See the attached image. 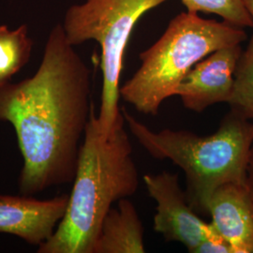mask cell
I'll return each instance as SVG.
<instances>
[{
    "instance_id": "obj_1",
    "label": "cell",
    "mask_w": 253,
    "mask_h": 253,
    "mask_svg": "<svg viewBox=\"0 0 253 253\" xmlns=\"http://www.w3.org/2000/svg\"><path fill=\"white\" fill-rule=\"evenodd\" d=\"M93 108L90 70L57 24L36 73L0 84V121L13 126L23 158V195L73 182Z\"/></svg>"
},
{
    "instance_id": "obj_2",
    "label": "cell",
    "mask_w": 253,
    "mask_h": 253,
    "mask_svg": "<svg viewBox=\"0 0 253 253\" xmlns=\"http://www.w3.org/2000/svg\"><path fill=\"white\" fill-rule=\"evenodd\" d=\"M125 125L121 111L105 136L92 109L65 215L52 236L39 246L38 253H93L113 205L138 190L139 171Z\"/></svg>"
},
{
    "instance_id": "obj_3",
    "label": "cell",
    "mask_w": 253,
    "mask_h": 253,
    "mask_svg": "<svg viewBox=\"0 0 253 253\" xmlns=\"http://www.w3.org/2000/svg\"><path fill=\"white\" fill-rule=\"evenodd\" d=\"M126 126L138 143L154 159L168 160L183 170L187 198L192 208L208 216V200L225 184L246 185L253 145V121L230 110L209 135L185 129H150L125 107Z\"/></svg>"
},
{
    "instance_id": "obj_4",
    "label": "cell",
    "mask_w": 253,
    "mask_h": 253,
    "mask_svg": "<svg viewBox=\"0 0 253 253\" xmlns=\"http://www.w3.org/2000/svg\"><path fill=\"white\" fill-rule=\"evenodd\" d=\"M246 40L241 27L181 12L153 45L140 54L141 66L120 86V98L139 113L157 116L163 102L176 96L178 85L196 64L218 49Z\"/></svg>"
},
{
    "instance_id": "obj_5",
    "label": "cell",
    "mask_w": 253,
    "mask_h": 253,
    "mask_svg": "<svg viewBox=\"0 0 253 253\" xmlns=\"http://www.w3.org/2000/svg\"><path fill=\"white\" fill-rule=\"evenodd\" d=\"M170 0H85L66 11L64 32L73 46L95 41L101 48L102 89L99 114L100 131L108 136L121 114L120 76L131 32L145 12Z\"/></svg>"
},
{
    "instance_id": "obj_6",
    "label": "cell",
    "mask_w": 253,
    "mask_h": 253,
    "mask_svg": "<svg viewBox=\"0 0 253 253\" xmlns=\"http://www.w3.org/2000/svg\"><path fill=\"white\" fill-rule=\"evenodd\" d=\"M144 182L148 194L156 202L154 230L166 242L180 243L189 253H194L203 241L215 233L211 223L200 217L190 206L176 173H147Z\"/></svg>"
},
{
    "instance_id": "obj_7",
    "label": "cell",
    "mask_w": 253,
    "mask_h": 253,
    "mask_svg": "<svg viewBox=\"0 0 253 253\" xmlns=\"http://www.w3.org/2000/svg\"><path fill=\"white\" fill-rule=\"evenodd\" d=\"M241 44L228 46L209 54L196 64L176 89L183 106L195 113L229 102L235 72L242 54Z\"/></svg>"
},
{
    "instance_id": "obj_8",
    "label": "cell",
    "mask_w": 253,
    "mask_h": 253,
    "mask_svg": "<svg viewBox=\"0 0 253 253\" xmlns=\"http://www.w3.org/2000/svg\"><path fill=\"white\" fill-rule=\"evenodd\" d=\"M69 195L38 200L33 196L0 195V233L41 246L54 234L65 215Z\"/></svg>"
},
{
    "instance_id": "obj_9",
    "label": "cell",
    "mask_w": 253,
    "mask_h": 253,
    "mask_svg": "<svg viewBox=\"0 0 253 253\" xmlns=\"http://www.w3.org/2000/svg\"><path fill=\"white\" fill-rule=\"evenodd\" d=\"M208 216L233 253H253V203L246 185L217 188L208 200Z\"/></svg>"
},
{
    "instance_id": "obj_10",
    "label": "cell",
    "mask_w": 253,
    "mask_h": 253,
    "mask_svg": "<svg viewBox=\"0 0 253 253\" xmlns=\"http://www.w3.org/2000/svg\"><path fill=\"white\" fill-rule=\"evenodd\" d=\"M144 253V226L137 209L127 198L120 200L103 219L93 253Z\"/></svg>"
},
{
    "instance_id": "obj_11",
    "label": "cell",
    "mask_w": 253,
    "mask_h": 253,
    "mask_svg": "<svg viewBox=\"0 0 253 253\" xmlns=\"http://www.w3.org/2000/svg\"><path fill=\"white\" fill-rule=\"evenodd\" d=\"M32 48L27 25L16 29L0 25V84L10 81L28 63Z\"/></svg>"
},
{
    "instance_id": "obj_12",
    "label": "cell",
    "mask_w": 253,
    "mask_h": 253,
    "mask_svg": "<svg viewBox=\"0 0 253 253\" xmlns=\"http://www.w3.org/2000/svg\"><path fill=\"white\" fill-rule=\"evenodd\" d=\"M230 110L253 121V35L236 65Z\"/></svg>"
},
{
    "instance_id": "obj_13",
    "label": "cell",
    "mask_w": 253,
    "mask_h": 253,
    "mask_svg": "<svg viewBox=\"0 0 253 253\" xmlns=\"http://www.w3.org/2000/svg\"><path fill=\"white\" fill-rule=\"evenodd\" d=\"M187 11L213 13L238 27H253V19L243 0H180Z\"/></svg>"
},
{
    "instance_id": "obj_14",
    "label": "cell",
    "mask_w": 253,
    "mask_h": 253,
    "mask_svg": "<svg viewBox=\"0 0 253 253\" xmlns=\"http://www.w3.org/2000/svg\"><path fill=\"white\" fill-rule=\"evenodd\" d=\"M194 253H233L230 245L215 231L197 247Z\"/></svg>"
},
{
    "instance_id": "obj_15",
    "label": "cell",
    "mask_w": 253,
    "mask_h": 253,
    "mask_svg": "<svg viewBox=\"0 0 253 253\" xmlns=\"http://www.w3.org/2000/svg\"><path fill=\"white\" fill-rule=\"evenodd\" d=\"M246 188L249 191L251 199L253 203V145L250 156V161L247 170V178H246Z\"/></svg>"
},
{
    "instance_id": "obj_16",
    "label": "cell",
    "mask_w": 253,
    "mask_h": 253,
    "mask_svg": "<svg viewBox=\"0 0 253 253\" xmlns=\"http://www.w3.org/2000/svg\"><path fill=\"white\" fill-rule=\"evenodd\" d=\"M245 6L253 19V0H243Z\"/></svg>"
}]
</instances>
